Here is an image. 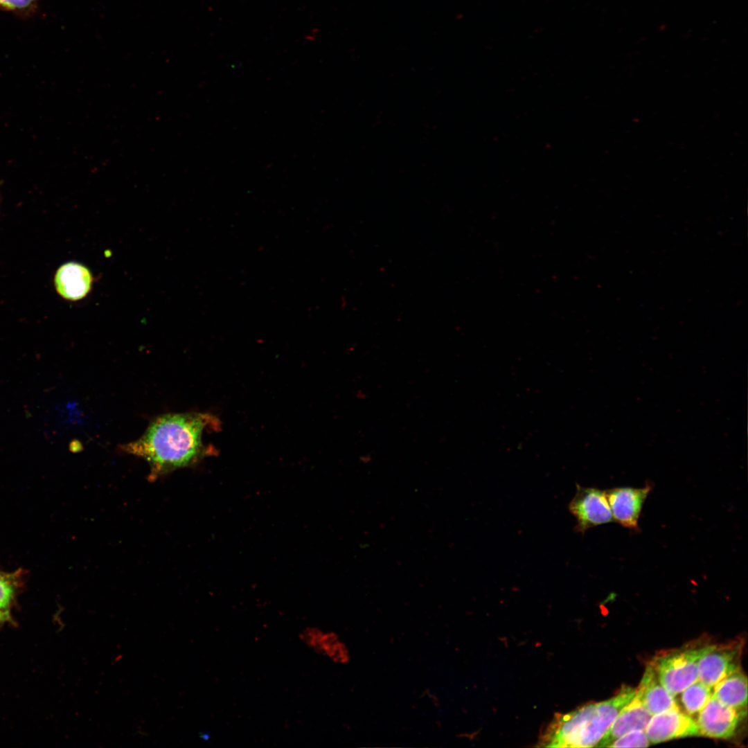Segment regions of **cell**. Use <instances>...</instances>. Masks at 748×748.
<instances>
[{"label": "cell", "mask_w": 748, "mask_h": 748, "mask_svg": "<svg viewBox=\"0 0 748 748\" xmlns=\"http://www.w3.org/2000/svg\"><path fill=\"white\" fill-rule=\"evenodd\" d=\"M217 422L214 416L203 413L163 415L154 419L140 438L120 448L145 460L149 478L155 480L192 465L206 455L202 434L207 426L217 427Z\"/></svg>", "instance_id": "obj_1"}, {"label": "cell", "mask_w": 748, "mask_h": 748, "mask_svg": "<svg viewBox=\"0 0 748 748\" xmlns=\"http://www.w3.org/2000/svg\"><path fill=\"white\" fill-rule=\"evenodd\" d=\"M634 695L635 689L624 686L608 700L589 703L567 713L555 715L541 736L539 746L596 747L621 709Z\"/></svg>", "instance_id": "obj_2"}, {"label": "cell", "mask_w": 748, "mask_h": 748, "mask_svg": "<svg viewBox=\"0 0 748 748\" xmlns=\"http://www.w3.org/2000/svg\"><path fill=\"white\" fill-rule=\"evenodd\" d=\"M697 640L681 648L664 650L648 664L659 680L673 695H678L698 680V664L709 646Z\"/></svg>", "instance_id": "obj_3"}, {"label": "cell", "mask_w": 748, "mask_h": 748, "mask_svg": "<svg viewBox=\"0 0 748 748\" xmlns=\"http://www.w3.org/2000/svg\"><path fill=\"white\" fill-rule=\"evenodd\" d=\"M743 641L710 644L698 664V681L710 688L729 675L740 670Z\"/></svg>", "instance_id": "obj_4"}, {"label": "cell", "mask_w": 748, "mask_h": 748, "mask_svg": "<svg viewBox=\"0 0 748 748\" xmlns=\"http://www.w3.org/2000/svg\"><path fill=\"white\" fill-rule=\"evenodd\" d=\"M569 510L576 517L577 532L584 533L591 528L613 521L605 490L596 488L577 485Z\"/></svg>", "instance_id": "obj_5"}, {"label": "cell", "mask_w": 748, "mask_h": 748, "mask_svg": "<svg viewBox=\"0 0 748 748\" xmlns=\"http://www.w3.org/2000/svg\"><path fill=\"white\" fill-rule=\"evenodd\" d=\"M747 710L736 709L711 696L706 705L698 713L695 720L699 736L728 739L736 733L737 727Z\"/></svg>", "instance_id": "obj_6"}, {"label": "cell", "mask_w": 748, "mask_h": 748, "mask_svg": "<svg viewBox=\"0 0 748 748\" xmlns=\"http://www.w3.org/2000/svg\"><path fill=\"white\" fill-rule=\"evenodd\" d=\"M652 490L642 488L617 487L605 490L613 520L623 527L639 530V520L644 502Z\"/></svg>", "instance_id": "obj_7"}, {"label": "cell", "mask_w": 748, "mask_h": 748, "mask_svg": "<svg viewBox=\"0 0 748 748\" xmlns=\"http://www.w3.org/2000/svg\"><path fill=\"white\" fill-rule=\"evenodd\" d=\"M651 743L669 740L699 736L695 720L679 707H675L652 715L645 729Z\"/></svg>", "instance_id": "obj_8"}, {"label": "cell", "mask_w": 748, "mask_h": 748, "mask_svg": "<svg viewBox=\"0 0 748 748\" xmlns=\"http://www.w3.org/2000/svg\"><path fill=\"white\" fill-rule=\"evenodd\" d=\"M651 717L652 715L634 695L619 712L596 747H608L616 739L632 731H645Z\"/></svg>", "instance_id": "obj_9"}, {"label": "cell", "mask_w": 748, "mask_h": 748, "mask_svg": "<svg viewBox=\"0 0 748 748\" xmlns=\"http://www.w3.org/2000/svg\"><path fill=\"white\" fill-rule=\"evenodd\" d=\"M92 283L91 273L84 266L69 262L57 270L54 283L57 292L64 299L77 301L89 292Z\"/></svg>", "instance_id": "obj_10"}, {"label": "cell", "mask_w": 748, "mask_h": 748, "mask_svg": "<svg viewBox=\"0 0 748 748\" xmlns=\"http://www.w3.org/2000/svg\"><path fill=\"white\" fill-rule=\"evenodd\" d=\"M635 696L649 713L653 715L666 710L679 707L674 695L670 694L659 680L655 672L648 664Z\"/></svg>", "instance_id": "obj_11"}, {"label": "cell", "mask_w": 748, "mask_h": 748, "mask_svg": "<svg viewBox=\"0 0 748 748\" xmlns=\"http://www.w3.org/2000/svg\"><path fill=\"white\" fill-rule=\"evenodd\" d=\"M712 688L713 695L724 704L736 709L747 710V679L741 669L725 677Z\"/></svg>", "instance_id": "obj_12"}, {"label": "cell", "mask_w": 748, "mask_h": 748, "mask_svg": "<svg viewBox=\"0 0 748 748\" xmlns=\"http://www.w3.org/2000/svg\"><path fill=\"white\" fill-rule=\"evenodd\" d=\"M680 693L679 700L682 711L692 717L698 713L706 705L713 692L711 688L697 681Z\"/></svg>", "instance_id": "obj_13"}, {"label": "cell", "mask_w": 748, "mask_h": 748, "mask_svg": "<svg viewBox=\"0 0 748 748\" xmlns=\"http://www.w3.org/2000/svg\"><path fill=\"white\" fill-rule=\"evenodd\" d=\"M19 571L6 573L0 571V609H10L21 582Z\"/></svg>", "instance_id": "obj_14"}, {"label": "cell", "mask_w": 748, "mask_h": 748, "mask_svg": "<svg viewBox=\"0 0 748 748\" xmlns=\"http://www.w3.org/2000/svg\"><path fill=\"white\" fill-rule=\"evenodd\" d=\"M650 741L643 730H635L628 732L614 740L608 747H646Z\"/></svg>", "instance_id": "obj_15"}, {"label": "cell", "mask_w": 748, "mask_h": 748, "mask_svg": "<svg viewBox=\"0 0 748 748\" xmlns=\"http://www.w3.org/2000/svg\"><path fill=\"white\" fill-rule=\"evenodd\" d=\"M35 0H0V7L10 10H21L33 5Z\"/></svg>", "instance_id": "obj_16"}, {"label": "cell", "mask_w": 748, "mask_h": 748, "mask_svg": "<svg viewBox=\"0 0 748 748\" xmlns=\"http://www.w3.org/2000/svg\"><path fill=\"white\" fill-rule=\"evenodd\" d=\"M12 622L10 610L0 609V627Z\"/></svg>", "instance_id": "obj_17"}]
</instances>
